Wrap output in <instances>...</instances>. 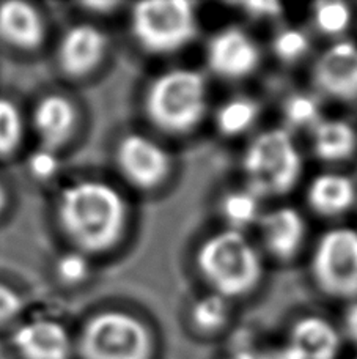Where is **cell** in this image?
<instances>
[{"mask_svg":"<svg viewBox=\"0 0 357 359\" xmlns=\"http://www.w3.org/2000/svg\"><path fill=\"white\" fill-rule=\"evenodd\" d=\"M55 273L59 278L66 282V284H78L82 279H85L88 273V264L84 254L76 252H66L57 260L55 264Z\"/></svg>","mask_w":357,"mask_h":359,"instance_id":"26","label":"cell"},{"mask_svg":"<svg viewBox=\"0 0 357 359\" xmlns=\"http://www.w3.org/2000/svg\"><path fill=\"white\" fill-rule=\"evenodd\" d=\"M107 49V38L92 24H79L63 35L59 62L63 72L80 78L99 65Z\"/></svg>","mask_w":357,"mask_h":359,"instance_id":"13","label":"cell"},{"mask_svg":"<svg viewBox=\"0 0 357 359\" xmlns=\"http://www.w3.org/2000/svg\"><path fill=\"white\" fill-rule=\"evenodd\" d=\"M76 125V109L60 95H49L38 101L34 111V128L43 147L57 150L71 136Z\"/></svg>","mask_w":357,"mask_h":359,"instance_id":"15","label":"cell"},{"mask_svg":"<svg viewBox=\"0 0 357 359\" xmlns=\"http://www.w3.org/2000/svg\"><path fill=\"white\" fill-rule=\"evenodd\" d=\"M309 38L298 29H285L274 38L272 49L279 60L293 63L301 60L309 53Z\"/></svg>","mask_w":357,"mask_h":359,"instance_id":"24","label":"cell"},{"mask_svg":"<svg viewBox=\"0 0 357 359\" xmlns=\"http://www.w3.org/2000/svg\"><path fill=\"white\" fill-rule=\"evenodd\" d=\"M82 359H155V337L142 320L131 313H97L80 331Z\"/></svg>","mask_w":357,"mask_h":359,"instance_id":"5","label":"cell"},{"mask_svg":"<svg viewBox=\"0 0 357 359\" xmlns=\"http://www.w3.org/2000/svg\"><path fill=\"white\" fill-rule=\"evenodd\" d=\"M13 347L22 359H69L73 344L60 323L38 318L24 323L13 334Z\"/></svg>","mask_w":357,"mask_h":359,"instance_id":"11","label":"cell"},{"mask_svg":"<svg viewBox=\"0 0 357 359\" xmlns=\"http://www.w3.org/2000/svg\"><path fill=\"white\" fill-rule=\"evenodd\" d=\"M117 164L127 182L140 189L161 186L172 169L167 151L142 134H127L120 140Z\"/></svg>","mask_w":357,"mask_h":359,"instance_id":"8","label":"cell"},{"mask_svg":"<svg viewBox=\"0 0 357 359\" xmlns=\"http://www.w3.org/2000/svg\"><path fill=\"white\" fill-rule=\"evenodd\" d=\"M62 229L80 251L111 249L123 233L127 211L120 192L98 180L66 186L57 203Z\"/></svg>","mask_w":357,"mask_h":359,"instance_id":"1","label":"cell"},{"mask_svg":"<svg viewBox=\"0 0 357 359\" xmlns=\"http://www.w3.org/2000/svg\"><path fill=\"white\" fill-rule=\"evenodd\" d=\"M206 62L211 72L220 78L244 79L258 68L260 49L244 30L228 27L209 40Z\"/></svg>","mask_w":357,"mask_h":359,"instance_id":"9","label":"cell"},{"mask_svg":"<svg viewBox=\"0 0 357 359\" xmlns=\"http://www.w3.org/2000/svg\"><path fill=\"white\" fill-rule=\"evenodd\" d=\"M284 115L286 121L295 128H304L318 123L320 107L315 98L309 95H293L285 101Z\"/></svg>","mask_w":357,"mask_h":359,"instance_id":"25","label":"cell"},{"mask_svg":"<svg viewBox=\"0 0 357 359\" xmlns=\"http://www.w3.org/2000/svg\"><path fill=\"white\" fill-rule=\"evenodd\" d=\"M314 82L320 92L339 101L357 100V46L339 41L318 57Z\"/></svg>","mask_w":357,"mask_h":359,"instance_id":"10","label":"cell"},{"mask_svg":"<svg viewBox=\"0 0 357 359\" xmlns=\"http://www.w3.org/2000/svg\"><path fill=\"white\" fill-rule=\"evenodd\" d=\"M258 104L251 98H233L222 104L216 112V126L227 137L246 133L258 118Z\"/></svg>","mask_w":357,"mask_h":359,"instance_id":"20","label":"cell"},{"mask_svg":"<svg viewBox=\"0 0 357 359\" xmlns=\"http://www.w3.org/2000/svg\"><path fill=\"white\" fill-rule=\"evenodd\" d=\"M345 331L348 337L357 345V301L348 307L345 316Z\"/></svg>","mask_w":357,"mask_h":359,"instance_id":"30","label":"cell"},{"mask_svg":"<svg viewBox=\"0 0 357 359\" xmlns=\"http://www.w3.org/2000/svg\"><path fill=\"white\" fill-rule=\"evenodd\" d=\"M242 168L252 194L284 196L301 178L302 158L290 133L276 128L252 140L242 159Z\"/></svg>","mask_w":357,"mask_h":359,"instance_id":"4","label":"cell"},{"mask_svg":"<svg viewBox=\"0 0 357 359\" xmlns=\"http://www.w3.org/2000/svg\"><path fill=\"white\" fill-rule=\"evenodd\" d=\"M29 169L31 172V175L40 180H48L55 175L57 169H59L57 151L41 145L40 149L31 153V156L29 159Z\"/></svg>","mask_w":357,"mask_h":359,"instance_id":"27","label":"cell"},{"mask_svg":"<svg viewBox=\"0 0 357 359\" xmlns=\"http://www.w3.org/2000/svg\"><path fill=\"white\" fill-rule=\"evenodd\" d=\"M307 226L302 215L291 207H280L260 219L261 241L267 252L280 262L295 259L301 251Z\"/></svg>","mask_w":357,"mask_h":359,"instance_id":"12","label":"cell"},{"mask_svg":"<svg viewBox=\"0 0 357 359\" xmlns=\"http://www.w3.org/2000/svg\"><path fill=\"white\" fill-rule=\"evenodd\" d=\"M208 107L205 78L194 69L178 68L162 73L145 95V111L151 123L169 134H188L202 123Z\"/></svg>","mask_w":357,"mask_h":359,"instance_id":"3","label":"cell"},{"mask_svg":"<svg viewBox=\"0 0 357 359\" xmlns=\"http://www.w3.org/2000/svg\"><path fill=\"white\" fill-rule=\"evenodd\" d=\"M353 13L343 2H320L315 5L314 21L316 29L328 36H340L351 24Z\"/></svg>","mask_w":357,"mask_h":359,"instance_id":"22","label":"cell"},{"mask_svg":"<svg viewBox=\"0 0 357 359\" xmlns=\"http://www.w3.org/2000/svg\"><path fill=\"white\" fill-rule=\"evenodd\" d=\"M220 211L230 229L241 232V229L257 222L260 215L258 198L251 191L228 192L222 198Z\"/></svg>","mask_w":357,"mask_h":359,"instance_id":"21","label":"cell"},{"mask_svg":"<svg viewBox=\"0 0 357 359\" xmlns=\"http://www.w3.org/2000/svg\"><path fill=\"white\" fill-rule=\"evenodd\" d=\"M314 151L328 163H340L351 158L357 149L354 128L343 120H323L314 126Z\"/></svg>","mask_w":357,"mask_h":359,"instance_id":"18","label":"cell"},{"mask_svg":"<svg viewBox=\"0 0 357 359\" xmlns=\"http://www.w3.org/2000/svg\"><path fill=\"white\" fill-rule=\"evenodd\" d=\"M290 348L301 359H335L340 351V334L328 320L302 317L291 326Z\"/></svg>","mask_w":357,"mask_h":359,"instance_id":"14","label":"cell"},{"mask_svg":"<svg viewBox=\"0 0 357 359\" xmlns=\"http://www.w3.org/2000/svg\"><path fill=\"white\" fill-rule=\"evenodd\" d=\"M22 299L13 288L0 284V326L10 323L22 311Z\"/></svg>","mask_w":357,"mask_h":359,"instance_id":"28","label":"cell"},{"mask_svg":"<svg viewBox=\"0 0 357 359\" xmlns=\"http://www.w3.org/2000/svg\"><path fill=\"white\" fill-rule=\"evenodd\" d=\"M230 320L228 299L218 293H209L197 299L190 309V322L200 334H218Z\"/></svg>","mask_w":357,"mask_h":359,"instance_id":"19","label":"cell"},{"mask_svg":"<svg viewBox=\"0 0 357 359\" xmlns=\"http://www.w3.org/2000/svg\"><path fill=\"white\" fill-rule=\"evenodd\" d=\"M356 202V184L340 174H321L312 180L307 189V203L316 215L334 217L346 213Z\"/></svg>","mask_w":357,"mask_h":359,"instance_id":"17","label":"cell"},{"mask_svg":"<svg viewBox=\"0 0 357 359\" xmlns=\"http://www.w3.org/2000/svg\"><path fill=\"white\" fill-rule=\"evenodd\" d=\"M5 203H6V197H5V189L2 183H0V213H2V210L5 208Z\"/></svg>","mask_w":357,"mask_h":359,"instance_id":"32","label":"cell"},{"mask_svg":"<svg viewBox=\"0 0 357 359\" xmlns=\"http://www.w3.org/2000/svg\"><path fill=\"white\" fill-rule=\"evenodd\" d=\"M241 8L255 18H272L282 13V5L277 2H246L241 4Z\"/></svg>","mask_w":357,"mask_h":359,"instance_id":"29","label":"cell"},{"mask_svg":"<svg viewBox=\"0 0 357 359\" xmlns=\"http://www.w3.org/2000/svg\"><path fill=\"white\" fill-rule=\"evenodd\" d=\"M195 262L213 293L227 299L253 292L263 276L257 249L244 233L233 229L222 230L203 241Z\"/></svg>","mask_w":357,"mask_h":359,"instance_id":"2","label":"cell"},{"mask_svg":"<svg viewBox=\"0 0 357 359\" xmlns=\"http://www.w3.org/2000/svg\"><path fill=\"white\" fill-rule=\"evenodd\" d=\"M131 30L146 53H176L197 35L194 5L186 0L140 2L131 13Z\"/></svg>","mask_w":357,"mask_h":359,"instance_id":"6","label":"cell"},{"mask_svg":"<svg viewBox=\"0 0 357 359\" xmlns=\"http://www.w3.org/2000/svg\"><path fill=\"white\" fill-rule=\"evenodd\" d=\"M44 25L34 6L24 2H5L0 5V38L18 49L40 46Z\"/></svg>","mask_w":357,"mask_h":359,"instance_id":"16","label":"cell"},{"mask_svg":"<svg viewBox=\"0 0 357 359\" xmlns=\"http://www.w3.org/2000/svg\"><path fill=\"white\" fill-rule=\"evenodd\" d=\"M312 278L330 298H357V232L332 229L318 240L310 264Z\"/></svg>","mask_w":357,"mask_h":359,"instance_id":"7","label":"cell"},{"mask_svg":"<svg viewBox=\"0 0 357 359\" xmlns=\"http://www.w3.org/2000/svg\"><path fill=\"white\" fill-rule=\"evenodd\" d=\"M24 123L15 102L0 98V156H8L22 140Z\"/></svg>","mask_w":357,"mask_h":359,"instance_id":"23","label":"cell"},{"mask_svg":"<svg viewBox=\"0 0 357 359\" xmlns=\"http://www.w3.org/2000/svg\"><path fill=\"white\" fill-rule=\"evenodd\" d=\"M227 359H266L260 355H255L252 351H238V353H233Z\"/></svg>","mask_w":357,"mask_h":359,"instance_id":"31","label":"cell"}]
</instances>
